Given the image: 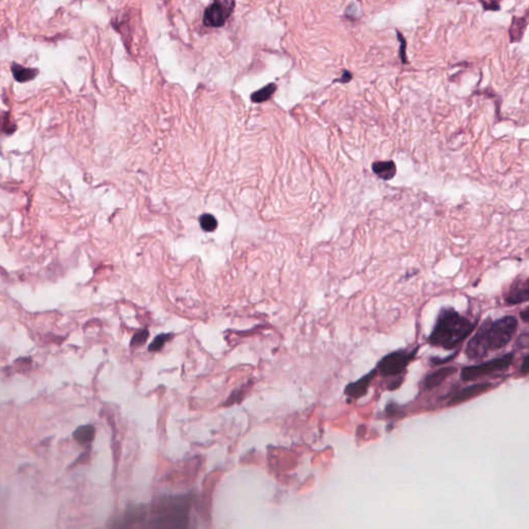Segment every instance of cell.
Instances as JSON below:
<instances>
[{
	"instance_id": "obj_1",
	"label": "cell",
	"mask_w": 529,
	"mask_h": 529,
	"mask_svg": "<svg viewBox=\"0 0 529 529\" xmlns=\"http://www.w3.org/2000/svg\"><path fill=\"white\" fill-rule=\"evenodd\" d=\"M518 330V320L506 315L498 320L487 319L469 339L464 354L470 361L485 359L490 353L505 349Z\"/></svg>"
},
{
	"instance_id": "obj_2",
	"label": "cell",
	"mask_w": 529,
	"mask_h": 529,
	"mask_svg": "<svg viewBox=\"0 0 529 529\" xmlns=\"http://www.w3.org/2000/svg\"><path fill=\"white\" fill-rule=\"evenodd\" d=\"M475 326L477 323H472L455 308L443 307L438 312L427 341L434 348L455 350L471 334Z\"/></svg>"
},
{
	"instance_id": "obj_3",
	"label": "cell",
	"mask_w": 529,
	"mask_h": 529,
	"mask_svg": "<svg viewBox=\"0 0 529 529\" xmlns=\"http://www.w3.org/2000/svg\"><path fill=\"white\" fill-rule=\"evenodd\" d=\"M514 353H508L501 357L486 361L480 364L466 366L461 369V380L463 382H472L485 376L500 373L508 370L514 361Z\"/></svg>"
},
{
	"instance_id": "obj_4",
	"label": "cell",
	"mask_w": 529,
	"mask_h": 529,
	"mask_svg": "<svg viewBox=\"0 0 529 529\" xmlns=\"http://www.w3.org/2000/svg\"><path fill=\"white\" fill-rule=\"evenodd\" d=\"M419 351V347L413 351H395L385 356L376 366V371L380 372L384 377L400 376L407 368L409 363L415 358Z\"/></svg>"
},
{
	"instance_id": "obj_5",
	"label": "cell",
	"mask_w": 529,
	"mask_h": 529,
	"mask_svg": "<svg viewBox=\"0 0 529 529\" xmlns=\"http://www.w3.org/2000/svg\"><path fill=\"white\" fill-rule=\"evenodd\" d=\"M236 4L231 0H218L211 4L204 13V24L208 27H221L228 21Z\"/></svg>"
},
{
	"instance_id": "obj_6",
	"label": "cell",
	"mask_w": 529,
	"mask_h": 529,
	"mask_svg": "<svg viewBox=\"0 0 529 529\" xmlns=\"http://www.w3.org/2000/svg\"><path fill=\"white\" fill-rule=\"evenodd\" d=\"M529 282L527 277L517 278L505 295V301L509 305H519L528 301Z\"/></svg>"
},
{
	"instance_id": "obj_7",
	"label": "cell",
	"mask_w": 529,
	"mask_h": 529,
	"mask_svg": "<svg viewBox=\"0 0 529 529\" xmlns=\"http://www.w3.org/2000/svg\"><path fill=\"white\" fill-rule=\"evenodd\" d=\"M491 388H492V384H490V383H480V384H474V385L465 387L464 389L457 392L449 399V401L447 402V406L457 405L462 402H465L469 399H472V398L485 393L486 391L490 390Z\"/></svg>"
},
{
	"instance_id": "obj_8",
	"label": "cell",
	"mask_w": 529,
	"mask_h": 529,
	"mask_svg": "<svg viewBox=\"0 0 529 529\" xmlns=\"http://www.w3.org/2000/svg\"><path fill=\"white\" fill-rule=\"evenodd\" d=\"M376 374H377L376 369H373L370 372H368L367 374L363 375L358 381L349 384L345 389V394L354 399H359V398L365 396L370 387V384L375 379Z\"/></svg>"
},
{
	"instance_id": "obj_9",
	"label": "cell",
	"mask_w": 529,
	"mask_h": 529,
	"mask_svg": "<svg viewBox=\"0 0 529 529\" xmlns=\"http://www.w3.org/2000/svg\"><path fill=\"white\" fill-rule=\"evenodd\" d=\"M457 371L456 367L453 366H445L442 368H439L435 370L434 372L428 374L423 382V386L426 390H433L440 386L446 379L454 374Z\"/></svg>"
},
{
	"instance_id": "obj_10",
	"label": "cell",
	"mask_w": 529,
	"mask_h": 529,
	"mask_svg": "<svg viewBox=\"0 0 529 529\" xmlns=\"http://www.w3.org/2000/svg\"><path fill=\"white\" fill-rule=\"evenodd\" d=\"M372 171L379 178L385 181H389L395 177L397 173V167L393 161L375 162L372 164Z\"/></svg>"
},
{
	"instance_id": "obj_11",
	"label": "cell",
	"mask_w": 529,
	"mask_h": 529,
	"mask_svg": "<svg viewBox=\"0 0 529 529\" xmlns=\"http://www.w3.org/2000/svg\"><path fill=\"white\" fill-rule=\"evenodd\" d=\"M526 27H527V16L513 18L512 24H511V27L509 30L511 43H517L522 39Z\"/></svg>"
},
{
	"instance_id": "obj_12",
	"label": "cell",
	"mask_w": 529,
	"mask_h": 529,
	"mask_svg": "<svg viewBox=\"0 0 529 529\" xmlns=\"http://www.w3.org/2000/svg\"><path fill=\"white\" fill-rule=\"evenodd\" d=\"M12 71H13V73H14L15 79H16L18 82H27V81H30V80H32L33 78H35V77H36V74H37V72H39V71H37V69L23 67L22 65L17 64V63H13Z\"/></svg>"
},
{
	"instance_id": "obj_13",
	"label": "cell",
	"mask_w": 529,
	"mask_h": 529,
	"mask_svg": "<svg viewBox=\"0 0 529 529\" xmlns=\"http://www.w3.org/2000/svg\"><path fill=\"white\" fill-rule=\"evenodd\" d=\"M94 436H95V429L92 425L80 426L73 432L74 439L82 444L91 442L93 440Z\"/></svg>"
},
{
	"instance_id": "obj_14",
	"label": "cell",
	"mask_w": 529,
	"mask_h": 529,
	"mask_svg": "<svg viewBox=\"0 0 529 529\" xmlns=\"http://www.w3.org/2000/svg\"><path fill=\"white\" fill-rule=\"evenodd\" d=\"M276 90V85L275 84H269L267 86H264L263 88H261L260 90L254 92L251 96L252 100L254 102H262V101H266L267 99H269L275 92Z\"/></svg>"
},
{
	"instance_id": "obj_15",
	"label": "cell",
	"mask_w": 529,
	"mask_h": 529,
	"mask_svg": "<svg viewBox=\"0 0 529 529\" xmlns=\"http://www.w3.org/2000/svg\"><path fill=\"white\" fill-rule=\"evenodd\" d=\"M200 224L205 232H213L217 228V220L213 215L207 213L200 217Z\"/></svg>"
},
{
	"instance_id": "obj_16",
	"label": "cell",
	"mask_w": 529,
	"mask_h": 529,
	"mask_svg": "<svg viewBox=\"0 0 529 529\" xmlns=\"http://www.w3.org/2000/svg\"><path fill=\"white\" fill-rule=\"evenodd\" d=\"M170 338H171V334H160V335H157L153 339L152 343L149 346V348H148L149 351L150 352H158L160 350H162L165 347L166 342L168 341Z\"/></svg>"
},
{
	"instance_id": "obj_17",
	"label": "cell",
	"mask_w": 529,
	"mask_h": 529,
	"mask_svg": "<svg viewBox=\"0 0 529 529\" xmlns=\"http://www.w3.org/2000/svg\"><path fill=\"white\" fill-rule=\"evenodd\" d=\"M396 33H397V37L398 40L400 42V48H399V57L401 59V62L403 64H407L408 63V60H407V55H406V40L405 37L402 35V33L398 30H396Z\"/></svg>"
},
{
	"instance_id": "obj_18",
	"label": "cell",
	"mask_w": 529,
	"mask_h": 529,
	"mask_svg": "<svg viewBox=\"0 0 529 529\" xmlns=\"http://www.w3.org/2000/svg\"><path fill=\"white\" fill-rule=\"evenodd\" d=\"M149 332L147 330H141L136 333L131 339V347H140L148 339Z\"/></svg>"
},
{
	"instance_id": "obj_19",
	"label": "cell",
	"mask_w": 529,
	"mask_h": 529,
	"mask_svg": "<svg viewBox=\"0 0 529 529\" xmlns=\"http://www.w3.org/2000/svg\"><path fill=\"white\" fill-rule=\"evenodd\" d=\"M481 5L483 6L485 11L496 12L500 10V5L497 2H481Z\"/></svg>"
},
{
	"instance_id": "obj_20",
	"label": "cell",
	"mask_w": 529,
	"mask_h": 529,
	"mask_svg": "<svg viewBox=\"0 0 529 529\" xmlns=\"http://www.w3.org/2000/svg\"><path fill=\"white\" fill-rule=\"evenodd\" d=\"M456 356H457V353L451 355V356L447 357V358H442V359H441V358H435V357H432V358H430V361H431V363H432L433 365H441V364H444V363H446V362L452 361V359H454Z\"/></svg>"
},
{
	"instance_id": "obj_21",
	"label": "cell",
	"mask_w": 529,
	"mask_h": 529,
	"mask_svg": "<svg viewBox=\"0 0 529 529\" xmlns=\"http://www.w3.org/2000/svg\"><path fill=\"white\" fill-rule=\"evenodd\" d=\"M352 80H353V74H352V72L349 71V70H345L341 77H340L339 79H336L335 82H339V83H343V84H345V83H349V82H351Z\"/></svg>"
},
{
	"instance_id": "obj_22",
	"label": "cell",
	"mask_w": 529,
	"mask_h": 529,
	"mask_svg": "<svg viewBox=\"0 0 529 529\" xmlns=\"http://www.w3.org/2000/svg\"><path fill=\"white\" fill-rule=\"evenodd\" d=\"M520 371L521 373L526 376L529 372V357L528 355H526L522 361V364H521V368H520Z\"/></svg>"
},
{
	"instance_id": "obj_23",
	"label": "cell",
	"mask_w": 529,
	"mask_h": 529,
	"mask_svg": "<svg viewBox=\"0 0 529 529\" xmlns=\"http://www.w3.org/2000/svg\"><path fill=\"white\" fill-rule=\"evenodd\" d=\"M402 383H403V377H399V376H398L396 381H394L393 383H391V384L389 385V389H390V390H396L397 388H399V387L401 386Z\"/></svg>"
},
{
	"instance_id": "obj_24",
	"label": "cell",
	"mask_w": 529,
	"mask_h": 529,
	"mask_svg": "<svg viewBox=\"0 0 529 529\" xmlns=\"http://www.w3.org/2000/svg\"><path fill=\"white\" fill-rule=\"evenodd\" d=\"M0 126H10L8 115L3 112H0Z\"/></svg>"
},
{
	"instance_id": "obj_25",
	"label": "cell",
	"mask_w": 529,
	"mask_h": 529,
	"mask_svg": "<svg viewBox=\"0 0 529 529\" xmlns=\"http://www.w3.org/2000/svg\"><path fill=\"white\" fill-rule=\"evenodd\" d=\"M520 318H521V320L524 323L528 322V319H529V310H528V308H525L523 311L520 312Z\"/></svg>"
}]
</instances>
